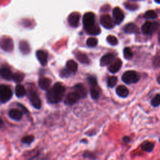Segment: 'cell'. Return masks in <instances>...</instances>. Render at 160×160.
Instances as JSON below:
<instances>
[{"label": "cell", "instance_id": "cell-26", "mask_svg": "<svg viewBox=\"0 0 160 160\" xmlns=\"http://www.w3.org/2000/svg\"><path fill=\"white\" fill-rule=\"evenodd\" d=\"M123 54H124V58L126 59H131L133 56L132 51L131 49L129 47H126L124 49Z\"/></svg>", "mask_w": 160, "mask_h": 160}, {"label": "cell", "instance_id": "cell-43", "mask_svg": "<svg viewBox=\"0 0 160 160\" xmlns=\"http://www.w3.org/2000/svg\"><path fill=\"white\" fill-rule=\"evenodd\" d=\"M157 3H160V0H154Z\"/></svg>", "mask_w": 160, "mask_h": 160}, {"label": "cell", "instance_id": "cell-37", "mask_svg": "<svg viewBox=\"0 0 160 160\" xmlns=\"http://www.w3.org/2000/svg\"><path fill=\"white\" fill-rule=\"evenodd\" d=\"M71 72L69 70H68L66 68L63 69L61 71V76L63 78H68L69 76H71Z\"/></svg>", "mask_w": 160, "mask_h": 160}, {"label": "cell", "instance_id": "cell-44", "mask_svg": "<svg viewBox=\"0 0 160 160\" xmlns=\"http://www.w3.org/2000/svg\"><path fill=\"white\" fill-rule=\"evenodd\" d=\"M132 1H138V0H132Z\"/></svg>", "mask_w": 160, "mask_h": 160}, {"label": "cell", "instance_id": "cell-40", "mask_svg": "<svg viewBox=\"0 0 160 160\" xmlns=\"http://www.w3.org/2000/svg\"><path fill=\"white\" fill-rule=\"evenodd\" d=\"M122 139H123V141H125V142H129V138L128 137H124Z\"/></svg>", "mask_w": 160, "mask_h": 160}, {"label": "cell", "instance_id": "cell-22", "mask_svg": "<svg viewBox=\"0 0 160 160\" xmlns=\"http://www.w3.org/2000/svg\"><path fill=\"white\" fill-rule=\"evenodd\" d=\"M154 147V144L148 141H146L143 142L141 145V149L143 151H146V152H151L153 150Z\"/></svg>", "mask_w": 160, "mask_h": 160}, {"label": "cell", "instance_id": "cell-7", "mask_svg": "<svg viewBox=\"0 0 160 160\" xmlns=\"http://www.w3.org/2000/svg\"><path fill=\"white\" fill-rule=\"evenodd\" d=\"M100 22L101 25L106 29H112L114 26L112 18L108 14L102 15L100 18Z\"/></svg>", "mask_w": 160, "mask_h": 160}, {"label": "cell", "instance_id": "cell-8", "mask_svg": "<svg viewBox=\"0 0 160 160\" xmlns=\"http://www.w3.org/2000/svg\"><path fill=\"white\" fill-rule=\"evenodd\" d=\"M112 16L114 23L116 24H119L123 21L124 18L122 11L118 7L113 9Z\"/></svg>", "mask_w": 160, "mask_h": 160}, {"label": "cell", "instance_id": "cell-28", "mask_svg": "<svg viewBox=\"0 0 160 160\" xmlns=\"http://www.w3.org/2000/svg\"><path fill=\"white\" fill-rule=\"evenodd\" d=\"M118 78L116 76H110L107 80L108 86L110 88H113L117 83Z\"/></svg>", "mask_w": 160, "mask_h": 160}, {"label": "cell", "instance_id": "cell-5", "mask_svg": "<svg viewBox=\"0 0 160 160\" xmlns=\"http://www.w3.org/2000/svg\"><path fill=\"white\" fill-rule=\"evenodd\" d=\"M12 92L7 86L2 84L0 86V100L2 103L6 102L11 98Z\"/></svg>", "mask_w": 160, "mask_h": 160}, {"label": "cell", "instance_id": "cell-32", "mask_svg": "<svg viewBox=\"0 0 160 160\" xmlns=\"http://www.w3.org/2000/svg\"><path fill=\"white\" fill-rule=\"evenodd\" d=\"M24 78V74L20 72H16L13 74L12 76V79L16 82H20L22 81Z\"/></svg>", "mask_w": 160, "mask_h": 160}, {"label": "cell", "instance_id": "cell-9", "mask_svg": "<svg viewBox=\"0 0 160 160\" xmlns=\"http://www.w3.org/2000/svg\"><path fill=\"white\" fill-rule=\"evenodd\" d=\"M80 98V96L76 91L71 92L66 96L64 103L67 105H72L75 104Z\"/></svg>", "mask_w": 160, "mask_h": 160}, {"label": "cell", "instance_id": "cell-6", "mask_svg": "<svg viewBox=\"0 0 160 160\" xmlns=\"http://www.w3.org/2000/svg\"><path fill=\"white\" fill-rule=\"evenodd\" d=\"M28 97L32 106L37 109H39L41 107V101L39 98L36 91H29L28 92Z\"/></svg>", "mask_w": 160, "mask_h": 160}, {"label": "cell", "instance_id": "cell-19", "mask_svg": "<svg viewBox=\"0 0 160 160\" xmlns=\"http://www.w3.org/2000/svg\"><path fill=\"white\" fill-rule=\"evenodd\" d=\"M124 31L128 34L132 33H138L139 32V29L138 26L134 23H128L124 27Z\"/></svg>", "mask_w": 160, "mask_h": 160}, {"label": "cell", "instance_id": "cell-12", "mask_svg": "<svg viewBox=\"0 0 160 160\" xmlns=\"http://www.w3.org/2000/svg\"><path fill=\"white\" fill-rule=\"evenodd\" d=\"M80 15L78 12H72L68 17V22L72 27H77L79 24Z\"/></svg>", "mask_w": 160, "mask_h": 160}, {"label": "cell", "instance_id": "cell-21", "mask_svg": "<svg viewBox=\"0 0 160 160\" xmlns=\"http://www.w3.org/2000/svg\"><path fill=\"white\" fill-rule=\"evenodd\" d=\"M66 68L68 70H69L71 73L76 72L77 71V69H78V64L73 60H69L66 62Z\"/></svg>", "mask_w": 160, "mask_h": 160}, {"label": "cell", "instance_id": "cell-11", "mask_svg": "<svg viewBox=\"0 0 160 160\" xmlns=\"http://www.w3.org/2000/svg\"><path fill=\"white\" fill-rule=\"evenodd\" d=\"M36 56L42 66L46 65L48 62V54L45 51L42 50H38L36 52Z\"/></svg>", "mask_w": 160, "mask_h": 160}, {"label": "cell", "instance_id": "cell-24", "mask_svg": "<svg viewBox=\"0 0 160 160\" xmlns=\"http://www.w3.org/2000/svg\"><path fill=\"white\" fill-rule=\"evenodd\" d=\"M76 56L78 60L83 64H88L89 62V60L88 56H86V54L82 52H77L76 54Z\"/></svg>", "mask_w": 160, "mask_h": 160}, {"label": "cell", "instance_id": "cell-10", "mask_svg": "<svg viewBox=\"0 0 160 160\" xmlns=\"http://www.w3.org/2000/svg\"><path fill=\"white\" fill-rule=\"evenodd\" d=\"M122 65V61L120 59L117 58L113 61V62L108 67V70L111 73L117 72L121 68Z\"/></svg>", "mask_w": 160, "mask_h": 160}, {"label": "cell", "instance_id": "cell-14", "mask_svg": "<svg viewBox=\"0 0 160 160\" xmlns=\"http://www.w3.org/2000/svg\"><path fill=\"white\" fill-rule=\"evenodd\" d=\"M1 48L6 51H9L12 49L13 43L10 38H5L1 41Z\"/></svg>", "mask_w": 160, "mask_h": 160}, {"label": "cell", "instance_id": "cell-17", "mask_svg": "<svg viewBox=\"0 0 160 160\" xmlns=\"http://www.w3.org/2000/svg\"><path fill=\"white\" fill-rule=\"evenodd\" d=\"M1 76L4 79L10 81L11 79H12L13 74L11 71L8 68L2 67L1 69Z\"/></svg>", "mask_w": 160, "mask_h": 160}, {"label": "cell", "instance_id": "cell-30", "mask_svg": "<svg viewBox=\"0 0 160 160\" xmlns=\"http://www.w3.org/2000/svg\"><path fill=\"white\" fill-rule=\"evenodd\" d=\"M86 44L89 47H95L98 44V39L94 38H89L86 41Z\"/></svg>", "mask_w": 160, "mask_h": 160}, {"label": "cell", "instance_id": "cell-25", "mask_svg": "<svg viewBox=\"0 0 160 160\" xmlns=\"http://www.w3.org/2000/svg\"><path fill=\"white\" fill-rule=\"evenodd\" d=\"M19 49L23 54H28L29 52V46L26 41H21L19 42Z\"/></svg>", "mask_w": 160, "mask_h": 160}, {"label": "cell", "instance_id": "cell-1", "mask_svg": "<svg viewBox=\"0 0 160 160\" xmlns=\"http://www.w3.org/2000/svg\"><path fill=\"white\" fill-rule=\"evenodd\" d=\"M65 92V88L60 82H56L54 86L49 89L46 92V98L48 102L51 104H56L59 102Z\"/></svg>", "mask_w": 160, "mask_h": 160}, {"label": "cell", "instance_id": "cell-41", "mask_svg": "<svg viewBox=\"0 0 160 160\" xmlns=\"http://www.w3.org/2000/svg\"><path fill=\"white\" fill-rule=\"evenodd\" d=\"M157 81H158V82L160 84V73L159 74V75H158V78H157Z\"/></svg>", "mask_w": 160, "mask_h": 160}, {"label": "cell", "instance_id": "cell-38", "mask_svg": "<svg viewBox=\"0 0 160 160\" xmlns=\"http://www.w3.org/2000/svg\"><path fill=\"white\" fill-rule=\"evenodd\" d=\"M126 7L127 9L129 10H135L138 8V6L135 4H125Z\"/></svg>", "mask_w": 160, "mask_h": 160}, {"label": "cell", "instance_id": "cell-42", "mask_svg": "<svg viewBox=\"0 0 160 160\" xmlns=\"http://www.w3.org/2000/svg\"><path fill=\"white\" fill-rule=\"evenodd\" d=\"M158 41H159V42L160 43V30L158 32Z\"/></svg>", "mask_w": 160, "mask_h": 160}, {"label": "cell", "instance_id": "cell-2", "mask_svg": "<svg viewBox=\"0 0 160 160\" xmlns=\"http://www.w3.org/2000/svg\"><path fill=\"white\" fill-rule=\"evenodd\" d=\"M139 74L134 71H126L122 76V81L127 84L136 83L139 81Z\"/></svg>", "mask_w": 160, "mask_h": 160}, {"label": "cell", "instance_id": "cell-31", "mask_svg": "<svg viewBox=\"0 0 160 160\" xmlns=\"http://www.w3.org/2000/svg\"><path fill=\"white\" fill-rule=\"evenodd\" d=\"M157 17L156 13L152 10H149L144 14V18L146 19H154Z\"/></svg>", "mask_w": 160, "mask_h": 160}, {"label": "cell", "instance_id": "cell-18", "mask_svg": "<svg viewBox=\"0 0 160 160\" xmlns=\"http://www.w3.org/2000/svg\"><path fill=\"white\" fill-rule=\"evenodd\" d=\"M74 91H76L81 98H84L87 95V92L86 88L82 84H77L74 86Z\"/></svg>", "mask_w": 160, "mask_h": 160}, {"label": "cell", "instance_id": "cell-35", "mask_svg": "<svg viewBox=\"0 0 160 160\" xmlns=\"http://www.w3.org/2000/svg\"><path fill=\"white\" fill-rule=\"evenodd\" d=\"M33 141H34V136H25L21 140L22 142H23L24 144H31Z\"/></svg>", "mask_w": 160, "mask_h": 160}, {"label": "cell", "instance_id": "cell-27", "mask_svg": "<svg viewBox=\"0 0 160 160\" xmlns=\"http://www.w3.org/2000/svg\"><path fill=\"white\" fill-rule=\"evenodd\" d=\"M90 94L91 96L93 99H96L99 98V92L98 89L96 88V86H93L91 87L90 89Z\"/></svg>", "mask_w": 160, "mask_h": 160}, {"label": "cell", "instance_id": "cell-36", "mask_svg": "<svg viewBox=\"0 0 160 160\" xmlns=\"http://www.w3.org/2000/svg\"><path fill=\"white\" fill-rule=\"evenodd\" d=\"M88 82L89 83V84L91 85V87H93V86H97V81L96 79L95 78L90 76L88 78Z\"/></svg>", "mask_w": 160, "mask_h": 160}, {"label": "cell", "instance_id": "cell-16", "mask_svg": "<svg viewBox=\"0 0 160 160\" xmlns=\"http://www.w3.org/2000/svg\"><path fill=\"white\" fill-rule=\"evenodd\" d=\"M39 87L43 90H48L50 88L51 81L48 78H41L38 82Z\"/></svg>", "mask_w": 160, "mask_h": 160}, {"label": "cell", "instance_id": "cell-34", "mask_svg": "<svg viewBox=\"0 0 160 160\" xmlns=\"http://www.w3.org/2000/svg\"><path fill=\"white\" fill-rule=\"evenodd\" d=\"M152 64L155 68H160V55H157L154 58Z\"/></svg>", "mask_w": 160, "mask_h": 160}, {"label": "cell", "instance_id": "cell-20", "mask_svg": "<svg viewBox=\"0 0 160 160\" xmlns=\"http://www.w3.org/2000/svg\"><path fill=\"white\" fill-rule=\"evenodd\" d=\"M116 94L121 98H126L129 94V91L128 88L124 86H119L116 89Z\"/></svg>", "mask_w": 160, "mask_h": 160}, {"label": "cell", "instance_id": "cell-15", "mask_svg": "<svg viewBox=\"0 0 160 160\" xmlns=\"http://www.w3.org/2000/svg\"><path fill=\"white\" fill-rule=\"evenodd\" d=\"M8 114L11 119L15 121H19L22 117V112L20 110L16 109H11L9 110Z\"/></svg>", "mask_w": 160, "mask_h": 160}, {"label": "cell", "instance_id": "cell-3", "mask_svg": "<svg viewBox=\"0 0 160 160\" xmlns=\"http://www.w3.org/2000/svg\"><path fill=\"white\" fill-rule=\"evenodd\" d=\"M160 24L157 22H145L141 26V31L144 34L151 35L153 34L159 28Z\"/></svg>", "mask_w": 160, "mask_h": 160}, {"label": "cell", "instance_id": "cell-29", "mask_svg": "<svg viewBox=\"0 0 160 160\" xmlns=\"http://www.w3.org/2000/svg\"><path fill=\"white\" fill-rule=\"evenodd\" d=\"M106 40L108 41V42L112 45V46H116L118 44V39L114 36H112V35H109L108 36L107 38H106Z\"/></svg>", "mask_w": 160, "mask_h": 160}, {"label": "cell", "instance_id": "cell-13", "mask_svg": "<svg viewBox=\"0 0 160 160\" xmlns=\"http://www.w3.org/2000/svg\"><path fill=\"white\" fill-rule=\"evenodd\" d=\"M115 56L113 54L109 53L103 56L100 60V65L101 66H106L111 63L114 59Z\"/></svg>", "mask_w": 160, "mask_h": 160}, {"label": "cell", "instance_id": "cell-39", "mask_svg": "<svg viewBox=\"0 0 160 160\" xmlns=\"http://www.w3.org/2000/svg\"><path fill=\"white\" fill-rule=\"evenodd\" d=\"M18 106H21V108H22V109H23V111H24V112L28 113V111L27 109H26V108H24V106H22V105L21 104H19V103H18Z\"/></svg>", "mask_w": 160, "mask_h": 160}, {"label": "cell", "instance_id": "cell-33", "mask_svg": "<svg viewBox=\"0 0 160 160\" xmlns=\"http://www.w3.org/2000/svg\"><path fill=\"white\" fill-rule=\"evenodd\" d=\"M151 104L153 107H157L160 104V94H156L151 101Z\"/></svg>", "mask_w": 160, "mask_h": 160}, {"label": "cell", "instance_id": "cell-4", "mask_svg": "<svg viewBox=\"0 0 160 160\" xmlns=\"http://www.w3.org/2000/svg\"><path fill=\"white\" fill-rule=\"evenodd\" d=\"M82 23L84 29L86 31L95 26V16L92 12H86L82 18Z\"/></svg>", "mask_w": 160, "mask_h": 160}, {"label": "cell", "instance_id": "cell-23", "mask_svg": "<svg viewBox=\"0 0 160 160\" xmlns=\"http://www.w3.org/2000/svg\"><path fill=\"white\" fill-rule=\"evenodd\" d=\"M15 94L17 97H23L26 94V90L21 84H18L15 88Z\"/></svg>", "mask_w": 160, "mask_h": 160}]
</instances>
